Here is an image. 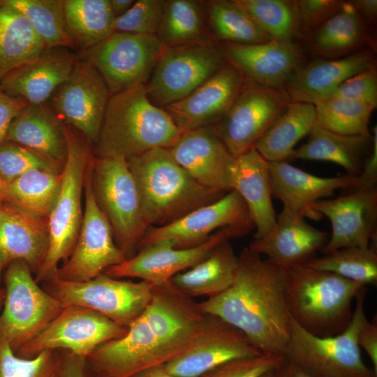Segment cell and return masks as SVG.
I'll use <instances>...</instances> for the list:
<instances>
[{
	"instance_id": "d6986e66",
	"label": "cell",
	"mask_w": 377,
	"mask_h": 377,
	"mask_svg": "<svg viewBox=\"0 0 377 377\" xmlns=\"http://www.w3.org/2000/svg\"><path fill=\"white\" fill-rule=\"evenodd\" d=\"M261 353L240 330L207 314L201 331L191 345L163 367L176 377H202L228 361Z\"/></svg>"
},
{
	"instance_id": "603a6c76",
	"label": "cell",
	"mask_w": 377,
	"mask_h": 377,
	"mask_svg": "<svg viewBox=\"0 0 377 377\" xmlns=\"http://www.w3.org/2000/svg\"><path fill=\"white\" fill-rule=\"evenodd\" d=\"M78 58L70 48L46 49L7 74L0 90L28 104H45L70 76Z\"/></svg>"
},
{
	"instance_id": "7bdbcfd3",
	"label": "cell",
	"mask_w": 377,
	"mask_h": 377,
	"mask_svg": "<svg viewBox=\"0 0 377 377\" xmlns=\"http://www.w3.org/2000/svg\"><path fill=\"white\" fill-rule=\"evenodd\" d=\"M56 351L45 350L24 358L0 339V377H61V356Z\"/></svg>"
},
{
	"instance_id": "f35d334b",
	"label": "cell",
	"mask_w": 377,
	"mask_h": 377,
	"mask_svg": "<svg viewBox=\"0 0 377 377\" xmlns=\"http://www.w3.org/2000/svg\"><path fill=\"white\" fill-rule=\"evenodd\" d=\"M0 5L21 13L46 49L74 47L66 31L63 0H0Z\"/></svg>"
},
{
	"instance_id": "ac0fdd59",
	"label": "cell",
	"mask_w": 377,
	"mask_h": 377,
	"mask_svg": "<svg viewBox=\"0 0 377 377\" xmlns=\"http://www.w3.org/2000/svg\"><path fill=\"white\" fill-rule=\"evenodd\" d=\"M329 219L332 233L323 248L324 255L345 247H369L376 244V187L348 192L340 197L320 200L312 205L308 216Z\"/></svg>"
},
{
	"instance_id": "ba28073f",
	"label": "cell",
	"mask_w": 377,
	"mask_h": 377,
	"mask_svg": "<svg viewBox=\"0 0 377 377\" xmlns=\"http://www.w3.org/2000/svg\"><path fill=\"white\" fill-rule=\"evenodd\" d=\"M22 260L6 267L3 276L5 297L0 313V339L15 354L36 337L65 307L42 289Z\"/></svg>"
},
{
	"instance_id": "11a10c76",
	"label": "cell",
	"mask_w": 377,
	"mask_h": 377,
	"mask_svg": "<svg viewBox=\"0 0 377 377\" xmlns=\"http://www.w3.org/2000/svg\"><path fill=\"white\" fill-rule=\"evenodd\" d=\"M277 370L279 377H311L286 360L278 367Z\"/></svg>"
},
{
	"instance_id": "5b68a950",
	"label": "cell",
	"mask_w": 377,
	"mask_h": 377,
	"mask_svg": "<svg viewBox=\"0 0 377 377\" xmlns=\"http://www.w3.org/2000/svg\"><path fill=\"white\" fill-rule=\"evenodd\" d=\"M366 286L357 292L351 321L341 333L313 335L290 317V335L283 355L311 377H374L377 374L362 359L357 334L367 320L364 313Z\"/></svg>"
},
{
	"instance_id": "ffe728a7",
	"label": "cell",
	"mask_w": 377,
	"mask_h": 377,
	"mask_svg": "<svg viewBox=\"0 0 377 377\" xmlns=\"http://www.w3.org/2000/svg\"><path fill=\"white\" fill-rule=\"evenodd\" d=\"M225 61L250 83L283 89L304 66L301 47L295 42L270 40L259 44L220 42Z\"/></svg>"
},
{
	"instance_id": "91938a15",
	"label": "cell",
	"mask_w": 377,
	"mask_h": 377,
	"mask_svg": "<svg viewBox=\"0 0 377 377\" xmlns=\"http://www.w3.org/2000/svg\"><path fill=\"white\" fill-rule=\"evenodd\" d=\"M277 369L267 371L259 377H279Z\"/></svg>"
},
{
	"instance_id": "30bf717a",
	"label": "cell",
	"mask_w": 377,
	"mask_h": 377,
	"mask_svg": "<svg viewBox=\"0 0 377 377\" xmlns=\"http://www.w3.org/2000/svg\"><path fill=\"white\" fill-rule=\"evenodd\" d=\"M45 283V290L64 306L76 305L91 309L125 327L145 311L153 288L145 281L121 280L105 273L83 282L55 277Z\"/></svg>"
},
{
	"instance_id": "7c38bea8",
	"label": "cell",
	"mask_w": 377,
	"mask_h": 377,
	"mask_svg": "<svg viewBox=\"0 0 377 377\" xmlns=\"http://www.w3.org/2000/svg\"><path fill=\"white\" fill-rule=\"evenodd\" d=\"M291 102L283 89L245 80L229 110L212 126L228 150L236 157L253 149Z\"/></svg>"
},
{
	"instance_id": "6125c7cd",
	"label": "cell",
	"mask_w": 377,
	"mask_h": 377,
	"mask_svg": "<svg viewBox=\"0 0 377 377\" xmlns=\"http://www.w3.org/2000/svg\"><path fill=\"white\" fill-rule=\"evenodd\" d=\"M3 267L1 266V263H0V283L1 281V279H2V272H3Z\"/></svg>"
},
{
	"instance_id": "be15d7a7",
	"label": "cell",
	"mask_w": 377,
	"mask_h": 377,
	"mask_svg": "<svg viewBox=\"0 0 377 377\" xmlns=\"http://www.w3.org/2000/svg\"><path fill=\"white\" fill-rule=\"evenodd\" d=\"M374 377H377V376H374Z\"/></svg>"
},
{
	"instance_id": "484cf974",
	"label": "cell",
	"mask_w": 377,
	"mask_h": 377,
	"mask_svg": "<svg viewBox=\"0 0 377 377\" xmlns=\"http://www.w3.org/2000/svg\"><path fill=\"white\" fill-rule=\"evenodd\" d=\"M374 50L365 48L336 59L315 60L301 67L283 87L292 102L313 104L342 82L376 65Z\"/></svg>"
},
{
	"instance_id": "4dcf8cb0",
	"label": "cell",
	"mask_w": 377,
	"mask_h": 377,
	"mask_svg": "<svg viewBox=\"0 0 377 377\" xmlns=\"http://www.w3.org/2000/svg\"><path fill=\"white\" fill-rule=\"evenodd\" d=\"M309 136L305 144L293 151L288 160L332 162L354 177L362 170L372 145L371 135H342L317 124Z\"/></svg>"
},
{
	"instance_id": "8d00e7d4",
	"label": "cell",
	"mask_w": 377,
	"mask_h": 377,
	"mask_svg": "<svg viewBox=\"0 0 377 377\" xmlns=\"http://www.w3.org/2000/svg\"><path fill=\"white\" fill-rule=\"evenodd\" d=\"M62 179L63 171L30 170L8 184V203L47 219L57 198Z\"/></svg>"
},
{
	"instance_id": "83f0119b",
	"label": "cell",
	"mask_w": 377,
	"mask_h": 377,
	"mask_svg": "<svg viewBox=\"0 0 377 377\" xmlns=\"http://www.w3.org/2000/svg\"><path fill=\"white\" fill-rule=\"evenodd\" d=\"M231 189L244 200L256 228L254 239L267 235L273 228L276 214L267 161L254 148L235 157Z\"/></svg>"
},
{
	"instance_id": "6f0895ef",
	"label": "cell",
	"mask_w": 377,
	"mask_h": 377,
	"mask_svg": "<svg viewBox=\"0 0 377 377\" xmlns=\"http://www.w3.org/2000/svg\"><path fill=\"white\" fill-rule=\"evenodd\" d=\"M131 377H176L168 373L163 365H158L143 370Z\"/></svg>"
},
{
	"instance_id": "9a60e30c",
	"label": "cell",
	"mask_w": 377,
	"mask_h": 377,
	"mask_svg": "<svg viewBox=\"0 0 377 377\" xmlns=\"http://www.w3.org/2000/svg\"><path fill=\"white\" fill-rule=\"evenodd\" d=\"M252 229L227 227L212 234L203 243L186 249H177L168 240L161 241L138 251L133 256L107 269L104 273L114 278H138L152 286L170 282L176 274L205 258L219 244L244 236Z\"/></svg>"
},
{
	"instance_id": "1f68e13d",
	"label": "cell",
	"mask_w": 377,
	"mask_h": 377,
	"mask_svg": "<svg viewBox=\"0 0 377 377\" xmlns=\"http://www.w3.org/2000/svg\"><path fill=\"white\" fill-rule=\"evenodd\" d=\"M238 269V256L226 240L202 260L171 279L179 290L191 297L217 295L233 283Z\"/></svg>"
},
{
	"instance_id": "816d5d0a",
	"label": "cell",
	"mask_w": 377,
	"mask_h": 377,
	"mask_svg": "<svg viewBox=\"0 0 377 377\" xmlns=\"http://www.w3.org/2000/svg\"><path fill=\"white\" fill-rule=\"evenodd\" d=\"M357 343L369 357L373 370L377 374V323L367 320L361 326L357 334Z\"/></svg>"
},
{
	"instance_id": "b9f144b4",
	"label": "cell",
	"mask_w": 377,
	"mask_h": 377,
	"mask_svg": "<svg viewBox=\"0 0 377 377\" xmlns=\"http://www.w3.org/2000/svg\"><path fill=\"white\" fill-rule=\"evenodd\" d=\"M316 124L342 135H371V106L357 101L327 97L315 102Z\"/></svg>"
},
{
	"instance_id": "7a4b0ae2",
	"label": "cell",
	"mask_w": 377,
	"mask_h": 377,
	"mask_svg": "<svg viewBox=\"0 0 377 377\" xmlns=\"http://www.w3.org/2000/svg\"><path fill=\"white\" fill-rule=\"evenodd\" d=\"M182 135L169 114L148 98L145 84L112 94L98 138L97 157L126 159L156 148H171Z\"/></svg>"
},
{
	"instance_id": "9c48e42d",
	"label": "cell",
	"mask_w": 377,
	"mask_h": 377,
	"mask_svg": "<svg viewBox=\"0 0 377 377\" xmlns=\"http://www.w3.org/2000/svg\"><path fill=\"white\" fill-rule=\"evenodd\" d=\"M226 63L211 39L166 47L145 84L147 97L163 108L186 97Z\"/></svg>"
},
{
	"instance_id": "f1b7e54d",
	"label": "cell",
	"mask_w": 377,
	"mask_h": 377,
	"mask_svg": "<svg viewBox=\"0 0 377 377\" xmlns=\"http://www.w3.org/2000/svg\"><path fill=\"white\" fill-rule=\"evenodd\" d=\"M5 140L19 144L64 169L67 157L64 125L45 104H27L12 121Z\"/></svg>"
},
{
	"instance_id": "4316f807",
	"label": "cell",
	"mask_w": 377,
	"mask_h": 377,
	"mask_svg": "<svg viewBox=\"0 0 377 377\" xmlns=\"http://www.w3.org/2000/svg\"><path fill=\"white\" fill-rule=\"evenodd\" d=\"M272 196L283 203V208L308 216L310 207L339 189L348 191L356 177L345 175L322 177L310 174L286 161L268 162Z\"/></svg>"
},
{
	"instance_id": "e0dca14e",
	"label": "cell",
	"mask_w": 377,
	"mask_h": 377,
	"mask_svg": "<svg viewBox=\"0 0 377 377\" xmlns=\"http://www.w3.org/2000/svg\"><path fill=\"white\" fill-rule=\"evenodd\" d=\"M110 94L98 71L79 57L70 76L51 97L52 106L61 120L95 143Z\"/></svg>"
},
{
	"instance_id": "c3c4849f",
	"label": "cell",
	"mask_w": 377,
	"mask_h": 377,
	"mask_svg": "<svg viewBox=\"0 0 377 377\" xmlns=\"http://www.w3.org/2000/svg\"><path fill=\"white\" fill-rule=\"evenodd\" d=\"M341 0H297L300 36H306L322 25L341 8Z\"/></svg>"
},
{
	"instance_id": "7dc6e473",
	"label": "cell",
	"mask_w": 377,
	"mask_h": 377,
	"mask_svg": "<svg viewBox=\"0 0 377 377\" xmlns=\"http://www.w3.org/2000/svg\"><path fill=\"white\" fill-rule=\"evenodd\" d=\"M328 97L357 101L376 109L377 108L376 65L345 80Z\"/></svg>"
},
{
	"instance_id": "f907efd6",
	"label": "cell",
	"mask_w": 377,
	"mask_h": 377,
	"mask_svg": "<svg viewBox=\"0 0 377 377\" xmlns=\"http://www.w3.org/2000/svg\"><path fill=\"white\" fill-rule=\"evenodd\" d=\"M27 104L26 101L12 97L0 90V142L5 140L12 121Z\"/></svg>"
},
{
	"instance_id": "e575fe53",
	"label": "cell",
	"mask_w": 377,
	"mask_h": 377,
	"mask_svg": "<svg viewBox=\"0 0 377 377\" xmlns=\"http://www.w3.org/2000/svg\"><path fill=\"white\" fill-rule=\"evenodd\" d=\"M67 34L74 47L87 50L114 32L110 0H64Z\"/></svg>"
},
{
	"instance_id": "4fadbf2b",
	"label": "cell",
	"mask_w": 377,
	"mask_h": 377,
	"mask_svg": "<svg viewBox=\"0 0 377 377\" xmlns=\"http://www.w3.org/2000/svg\"><path fill=\"white\" fill-rule=\"evenodd\" d=\"M127 327L84 306L71 305L15 355L35 357L45 350L64 349L87 359L100 345L124 336Z\"/></svg>"
},
{
	"instance_id": "94428289",
	"label": "cell",
	"mask_w": 377,
	"mask_h": 377,
	"mask_svg": "<svg viewBox=\"0 0 377 377\" xmlns=\"http://www.w3.org/2000/svg\"><path fill=\"white\" fill-rule=\"evenodd\" d=\"M5 297V289L0 287V313L1 311Z\"/></svg>"
},
{
	"instance_id": "5bb4252c",
	"label": "cell",
	"mask_w": 377,
	"mask_h": 377,
	"mask_svg": "<svg viewBox=\"0 0 377 377\" xmlns=\"http://www.w3.org/2000/svg\"><path fill=\"white\" fill-rule=\"evenodd\" d=\"M92 165L85 178V205L77 239L70 256L57 270L56 277L61 280L86 281L126 259L116 244L111 226L95 199L91 179Z\"/></svg>"
},
{
	"instance_id": "836d02e7",
	"label": "cell",
	"mask_w": 377,
	"mask_h": 377,
	"mask_svg": "<svg viewBox=\"0 0 377 377\" xmlns=\"http://www.w3.org/2000/svg\"><path fill=\"white\" fill-rule=\"evenodd\" d=\"M46 50L29 21L0 5V82L10 72Z\"/></svg>"
},
{
	"instance_id": "cb8c5ba5",
	"label": "cell",
	"mask_w": 377,
	"mask_h": 377,
	"mask_svg": "<svg viewBox=\"0 0 377 377\" xmlns=\"http://www.w3.org/2000/svg\"><path fill=\"white\" fill-rule=\"evenodd\" d=\"M329 237L327 232L309 224L302 215L283 208L272 230L261 238L254 239L247 247L266 256L270 263L288 269L315 257Z\"/></svg>"
},
{
	"instance_id": "52a82bcc",
	"label": "cell",
	"mask_w": 377,
	"mask_h": 377,
	"mask_svg": "<svg viewBox=\"0 0 377 377\" xmlns=\"http://www.w3.org/2000/svg\"><path fill=\"white\" fill-rule=\"evenodd\" d=\"M91 179L95 199L111 226L116 244L126 259L131 258L149 227L126 159L97 157Z\"/></svg>"
},
{
	"instance_id": "8fae6325",
	"label": "cell",
	"mask_w": 377,
	"mask_h": 377,
	"mask_svg": "<svg viewBox=\"0 0 377 377\" xmlns=\"http://www.w3.org/2000/svg\"><path fill=\"white\" fill-rule=\"evenodd\" d=\"M165 47L157 35L113 32L80 57L98 71L112 95L145 84Z\"/></svg>"
},
{
	"instance_id": "f6af8a7d",
	"label": "cell",
	"mask_w": 377,
	"mask_h": 377,
	"mask_svg": "<svg viewBox=\"0 0 377 377\" xmlns=\"http://www.w3.org/2000/svg\"><path fill=\"white\" fill-rule=\"evenodd\" d=\"M165 0H138L124 15L114 18V32L156 35Z\"/></svg>"
},
{
	"instance_id": "d4e9b609",
	"label": "cell",
	"mask_w": 377,
	"mask_h": 377,
	"mask_svg": "<svg viewBox=\"0 0 377 377\" xmlns=\"http://www.w3.org/2000/svg\"><path fill=\"white\" fill-rule=\"evenodd\" d=\"M48 246L47 219L13 204L0 203V263L3 269L13 261L22 260L36 274Z\"/></svg>"
},
{
	"instance_id": "680465c9",
	"label": "cell",
	"mask_w": 377,
	"mask_h": 377,
	"mask_svg": "<svg viewBox=\"0 0 377 377\" xmlns=\"http://www.w3.org/2000/svg\"><path fill=\"white\" fill-rule=\"evenodd\" d=\"M8 184L0 177V203L9 202Z\"/></svg>"
},
{
	"instance_id": "d6a6232c",
	"label": "cell",
	"mask_w": 377,
	"mask_h": 377,
	"mask_svg": "<svg viewBox=\"0 0 377 377\" xmlns=\"http://www.w3.org/2000/svg\"><path fill=\"white\" fill-rule=\"evenodd\" d=\"M316 125L314 105L291 102L256 142L254 149L268 162L286 161L297 142L309 135Z\"/></svg>"
},
{
	"instance_id": "ab89813d",
	"label": "cell",
	"mask_w": 377,
	"mask_h": 377,
	"mask_svg": "<svg viewBox=\"0 0 377 377\" xmlns=\"http://www.w3.org/2000/svg\"><path fill=\"white\" fill-rule=\"evenodd\" d=\"M304 264L364 286L377 283L376 244L369 247L342 248L323 257L315 256Z\"/></svg>"
},
{
	"instance_id": "8992f818",
	"label": "cell",
	"mask_w": 377,
	"mask_h": 377,
	"mask_svg": "<svg viewBox=\"0 0 377 377\" xmlns=\"http://www.w3.org/2000/svg\"><path fill=\"white\" fill-rule=\"evenodd\" d=\"M67 157L59 194L47 219L49 246L45 261L36 274L38 283L56 277L59 264L66 261L75 245L82 222V195L87 170L94 161L84 140L64 126Z\"/></svg>"
},
{
	"instance_id": "ee69618b",
	"label": "cell",
	"mask_w": 377,
	"mask_h": 377,
	"mask_svg": "<svg viewBox=\"0 0 377 377\" xmlns=\"http://www.w3.org/2000/svg\"><path fill=\"white\" fill-rule=\"evenodd\" d=\"M62 172L63 169L31 150L13 142H0V177L7 184L33 170Z\"/></svg>"
},
{
	"instance_id": "bcb514c9",
	"label": "cell",
	"mask_w": 377,
	"mask_h": 377,
	"mask_svg": "<svg viewBox=\"0 0 377 377\" xmlns=\"http://www.w3.org/2000/svg\"><path fill=\"white\" fill-rule=\"evenodd\" d=\"M286 360L283 355L271 353L228 361L202 377H259L267 371L276 369Z\"/></svg>"
},
{
	"instance_id": "6da1fadb",
	"label": "cell",
	"mask_w": 377,
	"mask_h": 377,
	"mask_svg": "<svg viewBox=\"0 0 377 377\" xmlns=\"http://www.w3.org/2000/svg\"><path fill=\"white\" fill-rule=\"evenodd\" d=\"M286 269L244 248L233 283L199 305L240 330L261 353L283 355L290 327L285 297Z\"/></svg>"
},
{
	"instance_id": "f5cc1de1",
	"label": "cell",
	"mask_w": 377,
	"mask_h": 377,
	"mask_svg": "<svg viewBox=\"0 0 377 377\" xmlns=\"http://www.w3.org/2000/svg\"><path fill=\"white\" fill-rule=\"evenodd\" d=\"M61 377H94L86 360L66 352L61 357Z\"/></svg>"
},
{
	"instance_id": "277c9868",
	"label": "cell",
	"mask_w": 377,
	"mask_h": 377,
	"mask_svg": "<svg viewBox=\"0 0 377 377\" xmlns=\"http://www.w3.org/2000/svg\"><path fill=\"white\" fill-rule=\"evenodd\" d=\"M364 285L305 264L286 269L285 297L293 320L309 333L330 337L343 332L352 303Z\"/></svg>"
},
{
	"instance_id": "d590c367",
	"label": "cell",
	"mask_w": 377,
	"mask_h": 377,
	"mask_svg": "<svg viewBox=\"0 0 377 377\" xmlns=\"http://www.w3.org/2000/svg\"><path fill=\"white\" fill-rule=\"evenodd\" d=\"M207 27L216 40L237 44H259L272 40L235 0L204 1Z\"/></svg>"
},
{
	"instance_id": "74e56055",
	"label": "cell",
	"mask_w": 377,
	"mask_h": 377,
	"mask_svg": "<svg viewBox=\"0 0 377 377\" xmlns=\"http://www.w3.org/2000/svg\"><path fill=\"white\" fill-rule=\"evenodd\" d=\"M165 1L157 36L165 47L210 39L206 36L204 1Z\"/></svg>"
},
{
	"instance_id": "60d3db41",
	"label": "cell",
	"mask_w": 377,
	"mask_h": 377,
	"mask_svg": "<svg viewBox=\"0 0 377 377\" xmlns=\"http://www.w3.org/2000/svg\"><path fill=\"white\" fill-rule=\"evenodd\" d=\"M272 40L294 42L300 36L296 1L235 0Z\"/></svg>"
},
{
	"instance_id": "9f6ffc18",
	"label": "cell",
	"mask_w": 377,
	"mask_h": 377,
	"mask_svg": "<svg viewBox=\"0 0 377 377\" xmlns=\"http://www.w3.org/2000/svg\"><path fill=\"white\" fill-rule=\"evenodd\" d=\"M134 2L133 0H110V7L114 18L126 13Z\"/></svg>"
},
{
	"instance_id": "f546056e",
	"label": "cell",
	"mask_w": 377,
	"mask_h": 377,
	"mask_svg": "<svg viewBox=\"0 0 377 377\" xmlns=\"http://www.w3.org/2000/svg\"><path fill=\"white\" fill-rule=\"evenodd\" d=\"M312 55L343 57L365 48L374 50L369 26L355 7L346 1L334 15L305 36Z\"/></svg>"
},
{
	"instance_id": "7402d4cb",
	"label": "cell",
	"mask_w": 377,
	"mask_h": 377,
	"mask_svg": "<svg viewBox=\"0 0 377 377\" xmlns=\"http://www.w3.org/2000/svg\"><path fill=\"white\" fill-rule=\"evenodd\" d=\"M169 150L179 165L202 186L224 193L232 190L235 156L212 125L182 133Z\"/></svg>"
},
{
	"instance_id": "2e32d148",
	"label": "cell",
	"mask_w": 377,
	"mask_h": 377,
	"mask_svg": "<svg viewBox=\"0 0 377 377\" xmlns=\"http://www.w3.org/2000/svg\"><path fill=\"white\" fill-rule=\"evenodd\" d=\"M227 227L254 228L244 200L235 190L168 224L148 228L138 250L164 240L177 249L191 248Z\"/></svg>"
},
{
	"instance_id": "3957f363",
	"label": "cell",
	"mask_w": 377,
	"mask_h": 377,
	"mask_svg": "<svg viewBox=\"0 0 377 377\" xmlns=\"http://www.w3.org/2000/svg\"><path fill=\"white\" fill-rule=\"evenodd\" d=\"M126 161L149 228L168 224L225 194L194 180L169 149H154Z\"/></svg>"
},
{
	"instance_id": "db71d44e",
	"label": "cell",
	"mask_w": 377,
	"mask_h": 377,
	"mask_svg": "<svg viewBox=\"0 0 377 377\" xmlns=\"http://www.w3.org/2000/svg\"><path fill=\"white\" fill-rule=\"evenodd\" d=\"M350 2L369 26L376 24L377 20L376 0H353L350 1Z\"/></svg>"
},
{
	"instance_id": "44dd1931",
	"label": "cell",
	"mask_w": 377,
	"mask_h": 377,
	"mask_svg": "<svg viewBox=\"0 0 377 377\" xmlns=\"http://www.w3.org/2000/svg\"><path fill=\"white\" fill-rule=\"evenodd\" d=\"M244 83L241 73L226 62L186 97L163 109L182 133L214 125L229 110Z\"/></svg>"
},
{
	"instance_id": "681fc988",
	"label": "cell",
	"mask_w": 377,
	"mask_h": 377,
	"mask_svg": "<svg viewBox=\"0 0 377 377\" xmlns=\"http://www.w3.org/2000/svg\"><path fill=\"white\" fill-rule=\"evenodd\" d=\"M370 153L361 172L356 177L354 186L348 192L376 187L377 182V126L373 128Z\"/></svg>"
}]
</instances>
